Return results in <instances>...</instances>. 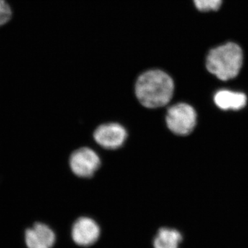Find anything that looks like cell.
<instances>
[{
    "instance_id": "cell-12",
    "label": "cell",
    "mask_w": 248,
    "mask_h": 248,
    "mask_svg": "<svg viewBox=\"0 0 248 248\" xmlns=\"http://www.w3.org/2000/svg\"><path fill=\"white\" fill-rule=\"evenodd\" d=\"M6 3H7V1H6V0H0V7L2 6L3 5L6 4Z\"/></svg>"
},
{
    "instance_id": "cell-7",
    "label": "cell",
    "mask_w": 248,
    "mask_h": 248,
    "mask_svg": "<svg viewBox=\"0 0 248 248\" xmlns=\"http://www.w3.org/2000/svg\"><path fill=\"white\" fill-rule=\"evenodd\" d=\"M55 234L50 227L36 223L25 232V243L28 248H52L55 243Z\"/></svg>"
},
{
    "instance_id": "cell-5",
    "label": "cell",
    "mask_w": 248,
    "mask_h": 248,
    "mask_svg": "<svg viewBox=\"0 0 248 248\" xmlns=\"http://www.w3.org/2000/svg\"><path fill=\"white\" fill-rule=\"evenodd\" d=\"M128 138V132L122 124L110 122L101 124L94 130L93 139L104 149L115 151L123 146Z\"/></svg>"
},
{
    "instance_id": "cell-3",
    "label": "cell",
    "mask_w": 248,
    "mask_h": 248,
    "mask_svg": "<svg viewBox=\"0 0 248 248\" xmlns=\"http://www.w3.org/2000/svg\"><path fill=\"white\" fill-rule=\"evenodd\" d=\"M166 122L168 128L174 135L186 136L195 128L197 113L189 104L179 103L168 109Z\"/></svg>"
},
{
    "instance_id": "cell-11",
    "label": "cell",
    "mask_w": 248,
    "mask_h": 248,
    "mask_svg": "<svg viewBox=\"0 0 248 248\" xmlns=\"http://www.w3.org/2000/svg\"><path fill=\"white\" fill-rule=\"evenodd\" d=\"M13 10L11 5L6 3L0 7V28L4 27L11 20Z\"/></svg>"
},
{
    "instance_id": "cell-10",
    "label": "cell",
    "mask_w": 248,
    "mask_h": 248,
    "mask_svg": "<svg viewBox=\"0 0 248 248\" xmlns=\"http://www.w3.org/2000/svg\"><path fill=\"white\" fill-rule=\"evenodd\" d=\"M194 6L200 12L216 11L221 8L223 0H192Z\"/></svg>"
},
{
    "instance_id": "cell-8",
    "label": "cell",
    "mask_w": 248,
    "mask_h": 248,
    "mask_svg": "<svg viewBox=\"0 0 248 248\" xmlns=\"http://www.w3.org/2000/svg\"><path fill=\"white\" fill-rule=\"evenodd\" d=\"M216 105L223 110H241L247 103V97L244 93L230 91H220L215 96Z\"/></svg>"
},
{
    "instance_id": "cell-4",
    "label": "cell",
    "mask_w": 248,
    "mask_h": 248,
    "mask_svg": "<svg viewBox=\"0 0 248 248\" xmlns=\"http://www.w3.org/2000/svg\"><path fill=\"white\" fill-rule=\"evenodd\" d=\"M69 166L77 177L89 179L99 170L101 159L92 148L81 147L72 153L69 157Z\"/></svg>"
},
{
    "instance_id": "cell-9",
    "label": "cell",
    "mask_w": 248,
    "mask_h": 248,
    "mask_svg": "<svg viewBox=\"0 0 248 248\" xmlns=\"http://www.w3.org/2000/svg\"><path fill=\"white\" fill-rule=\"evenodd\" d=\"M183 235L177 229L161 228L154 239L155 248H180Z\"/></svg>"
},
{
    "instance_id": "cell-6",
    "label": "cell",
    "mask_w": 248,
    "mask_h": 248,
    "mask_svg": "<svg viewBox=\"0 0 248 248\" xmlns=\"http://www.w3.org/2000/svg\"><path fill=\"white\" fill-rule=\"evenodd\" d=\"M100 236V228L97 223L89 217L77 220L72 230V237L76 244L89 247L95 244Z\"/></svg>"
},
{
    "instance_id": "cell-1",
    "label": "cell",
    "mask_w": 248,
    "mask_h": 248,
    "mask_svg": "<svg viewBox=\"0 0 248 248\" xmlns=\"http://www.w3.org/2000/svg\"><path fill=\"white\" fill-rule=\"evenodd\" d=\"M174 91V80L167 72L159 68L142 72L135 81V96L146 108L164 107L170 102Z\"/></svg>"
},
{
    "instance_id": "cell-2",
    "label": "cell",
    "mask_w": 248,
    "mask_h": 248,
    "mask_svg": "<svg viewBox=\"0 0 248 248\" xmlns=\"http://www.w3.org/2000/svg\"><path fill=\"white\" fill-rule=\"evenodd\" d=\"M244 62L242 48L234 42H227L209 51L206 68L222 81L233 79L239 75Z\"/></svg>"
}]
</instances>
